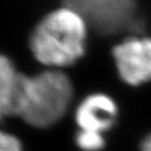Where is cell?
Here are the masks:
<instances>
[{
	"label": "cell",
	"mask_w": 151,
	"mask_h": 151,
	"mask_svg": "<svg viewBox=\"0 0 151 151\" xmlns=\"http://www.w3.org/2000/svg\"><path fill=\"white\" fill-rule=\"evenodd\" d=\"M0 151H22V145L14 135L0 131Z\"/></svg>",
	"instance_id": "8"
},
{
	"label": "cell",
	"mask_w": 151,
	"mask_h": 151,
	"mask_svg": "<svg viewBox=\"0 0 151 151\" xmlns=\"http://www.w3.org/2000/svg\"><path fill=\"white\" fill-rule=\"evenodd\" d=\"M95 32L114 35L140 29L137 0H64Z\"/></svg>",
	"instance_id": "3"
},
{
	"label": "cell",
	"mask_w": 151,
	"mask_h": 151,
	"mask_svg": "<svg viewBox=\"0 0 151 151\" xmlns=\"http://www.w3.org/2000/svg\"><path fill=\"white\" fill-rule=\"evenodd\" d=\"M141 148H142V151H151V134L145 139Z\"/></svg>",
	"instance_id": "9"
},
{
	"label": "cell",
	"mask_w": 151,
	"mask_h": 151,
	"mask_svg": "<svg viewBox=\"0 0 151 151\" xmlns=\"http://www.w3.org/2000/svg\"><path fill=\"white\" fill-rule=\"evenodd\" d=\"M19 75L11 60L0 54V121L9 114H15Z\"/></svg>",
	"instance_id": "6"
},
{
	"label": "cell",
	"mask_w": 151,
	"mask_h": 151,
	"mask_svg": "<svg viewBox=\"0 0 151 151\" xmlns=\"http://www.w3.org/2000/svg\"><path fill=\"white\" fill-rule=\"evenodd\" d=\"M121 78L130 85L151 80V39L131 37L113 49Z\"/></svg>",
	"instance_id": "4"
},
{
	"label": "cell",
	"mask_w": 151,
	"mask_h": 151,
	"mask_svg": "<svg viewBox=\"0 0 151 151\" xmlns=\"http://www.w3.org/2000/svg\"><path fill=\"white\" fill-rule=\"evenodd\" d=\"M118 109L114 101L105 94H92L78 105L76 122L81 130L102 133L115 122Z\"/></svg>",
	"instance_id": "5"
},
{
	"label": "cell",
	"mask_w": 151,
	"mask_h": 151,
	"mask_svg": "<svg viewBox=\"0 0 151 151\" xmlns=\"http://www.w3.org/2000/svg\"><path fill=\"white\" fill-rule=\"evenodd\" d=\"M73 96L70 78L62 72L46 70L35 76L20 74L15 114L36 128H48L67 111Z\"/></svg>",
	"instance_id": "1"
},
{
	"label": "cell",
	"mask_w": 151,
	"mask_h": 151,
	"mask_svg": "<svg viewBox=\"0 0 151 151\" xmlns=\"http://www.w3.org/2000/svg\"><path fill=\"white\" fill-rule=\"evenodd\" d=\"M76 143L85 151H97L104 147V139L102 133L81 130L76 135Z\"/></svg>",
	"instance_id": "7"
},
{
	"label": "cell",
	"mask_w": 151,
	"mask_h": 151,
	"mask_svg": "<svg viewBox=\"0 0 151 151\" xmlns=\"http://www.w3.org/2000/svg\"><path fill=\"white\" fill-rule=\"evenodd\" d=\"M86 22L65 7L48 14L30 35V49L40 63L68 66L84 54Z\"/></svg>",
	"instance_id": "2"
}]
</instances>
